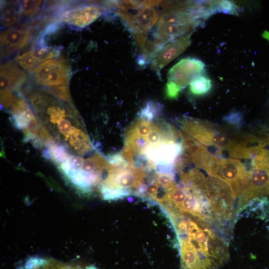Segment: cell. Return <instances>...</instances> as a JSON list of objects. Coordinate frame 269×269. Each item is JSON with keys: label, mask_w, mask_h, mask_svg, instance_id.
Listing matches in <instances>:
<instances>
[{"label": "cell", "mask_w": 269, "mask_h": 269, "mask_svg": "<svg viewBox=\"0 0 269 269\" xmlns=\"http://www.w3.org/2000/svg\"><path fill=\"white\" fill-rule=\"evenodd\" d=\"M177 236L181 269H219L228 260L223 229L187 214L169 216Z\"/></svg>", "instance_id": "1"}, {"label": "cell", "mask_w": 269, "mask_h": 269, "mask_svg": "<svg viewBox=\"0 0 269 269\" xmlns=\"http://www.w3.org/2000/svg\"><path fill=\"white\" fill-rule=\"evenodd\" d=\"M199 168L213 178L225 183L235 200L241 192L248 172L240 160L219 157L211 152L204 157Z\"/></svg>", "instance_id": "2"}, {"label": "cell", "mask_w": 269, "mask_h": 269, "mask_svg": "<svg viewBox=\"0 0 269 269\" xmlns=\"http://www.w3.org/2000/svg\"><path fill=\"white\" fill-rule=\"evenodd\" d=\"M34 82L41 90L68 86L71 71L63 59L46 60L29 71Z\"/></svg>", "instance_id": "3"}, {"label": "cell", "mask_w": 269, "mask_h": 269, "mask_svg": "<svg viewBox=\"0 0 269 269\" xmlns=\"http://www.w3.org/2000/svg\"><path fill=\"white\" fill-rule=\"evenodd\" d=\"M146 172L144 168L134 167L130 164L127 166L111 168L100 185V192L102 194L112 190H128L131 192L134 188V194L144 184Z\"/></svg>", "instance_id": "4"}, {"label": "cell", "mask_w": 269, "mask_h": 269, "mask_svg": "<svg viewBox=\"0 0 269 269\" xmlns=\"http://www.w3.org/2000/svg\"><path fill=\"white\" fill-rule=\"evenodd\" d=\"M81 2L78 5L61 13L55 22L66 23L80 28H84L103 14L110 12L106 1Z\"/></svg>", "instance_id": "5"}, {"label": "cell", "mask_w": 269, "mask_h": 269, "mask_svg": "<svg viewBox=\"0 0 269 269\" xmlns=\"http://www.w3.org/2000/svg\"><path fill=\"white\" fill-rule=\"evenodd\" d=\"M27 75L14 61L10 60L0 66V102L8 108L15 99L14 92L20 93L23 85L27 80Z\"/></svg>", "instance_id": "6"}, {"label": "cell", "mask_w": 269, "mask_h": 269, "mask_svg": "<svg viewBox=\"0 0 269 269\" xmlns=\"http://www.w3.org/2000/svg\"><path fill=\"white\" fill-rule=\"evenodd\" d=\"M39 28H10L2 31L0 34V58L6 60L21 50L35 39Z\"/></svg>", "instance_id": "7"}, {"label": "cell", "mask_w": 269, "mask_h": 269, "mask_svg": "<svg viewBox=\"0 0 269 269\" xmlns=\"http://www.w3.org/2000/svg\"><path fill=\"white\" fill-rule=\"evenodd\" d=\"M180 127L186 134L207 146L219 147L223 138V133L210 124L190 118L180 120Z\"/></svg>", "instance_id": "8"}, {"label": "cell", "mask_w": 269, "mask_h": 269, "mask_svg": "<svg viewBox=\"0 0 269 269\" xmlns=\"http://www.w3.org/2000/svg\"><path fill=\"white\" fill-rule=\"evenodd\" d=\"M44 39L43 36L39 37L29 50L17 54L13 61L23 69L29 71L42 62L59 56L61 47L47 46Z\"/></svg>", "instance_id": "9"}, {"label": "cell", "mask_w": 269, "mask_h": 269, "mask_svg": "<svg viewBox=\"0 0 269 269\" xmlns=\"http://www.w3.org/2000/svg\"><path fill=\"white\" fill-rule=\"evenodd\" d=\"M184 151L181 141L162 140L158 143H148L140 154L145 156L148 165L155 169V166L159 163L174 164L176 158Z\"/></svg>", "instance_id": "10"}, {"label": "cell", "mask_w": 269, "mask_h": 269, "mask_svg": "<svg viewBox=\"0 0 269 269\" xmlns=\"http://www.w3.org/2000/svg\"><path fill=\"white\" fill-rule=\"evenodd\" d=\"M205 66V64L197 58L182 59L169 70L168 81L174 83L182 89L189 84L194 77L201 75Z\"/></svg>", "instance_id": "11"}, {"label": "cell", "mask_w": 269, "mask_h": 269, "mask_svg": "<svg viewBox=\"0 0 269 269\" xmlns=\"http://www.w3.org/2000/svg\"><path fill=\"white\" fill-rule=\"evenodd\" d=\"M192 33L167 43L154 55L150 62L151 69L160 74V71L172 60L181 54L190 45Z\"/></svg>", "instance_id": "12"}, {"label": "cell", "mask_w": 269, "mask_h": 269, "mask_svg": "<svg viewBox=\"0 0 269 269\" xmlns=\"http://www.w3.org/2000/svg\"><path fill=\"white\" fill-rule=\"evenodd\" d=\"M10 107L11 123L17 129L24 131L36 118L30 104L23 95L19 93Z\"/></svg>", "instance_id": "13"}, {"label": "cell", "mask_w": 269, "mask_h": 269, "mask_svg": "<svg viewBox=\"0 0 269 269\" xmlns=\"http://www.w3.org/2000/svg\"><path fill=\"white\" fill-rule=\"evenodd\" d=\"M43 149L42 156L49 159L57 165H60L66 162L71 156L68 148L55 139L47 142Z\"/></svg>", "instance_id": "14"}, {"label": "cell", "mask_w": 269, "mask_h": 269, "mask_svg": "<svg viewBox=\"0 0 269 269\" xmlns=\"http://www.w3.org/2000/svg\"><path fill=\"white\" fill-rule=\"evenodd\" d=\"M23 17L19 11L17 1L2 2L1 5L0 24L4 28L17 25Z\"/></svg>", "instance_id": "15"}, {"label": "cell", "mask_w": 269, "mask_h": 269, "mask_svg": "<svg viewBox=\"0 0 269 269\" xmlns=\"http://www.w3.org/2000/svg\"><path fill=\"white\" fill-rule=\"evenodd\" d=\"M18 7L23 18H33L45 8L46 2L43 0L17 1Z\"/></svg>", "instance_id": "16"}, {"label": "cell", "mask_w": 269, "mask_h": 269, "mask_svg": "<svg viewBox=\"0 0 269 269\" xmlns=\"http://www.w3.org/2000/svg\"><path fill=\"white\" fill-rule=\"evenodd\" d=\"M189 85L190 93L195 96H203L207 94L212 87L211 80L202 75L194 77Z\"/></svg>", "instance_id": "17"}, {"label": "cell", "mask_w": 269, "mask_h": 269, "mask_svg": "<svg viewBox=\"0 0 269 269\" xmlns=\"http://www.w3.org/2000/svg\"><path fill=\"white\" fill-rule=\"evenodd\" d=\"M161 111V106L159 104L149 101L145 103L139 112L138 118L152 122L160 114Z\"/></svg>", "instance_id": "18"}, {"label": "cell", "mask_w": 269, "mask_h": 269, "mask_svg": "<svg viewBox=\"0 0 269 269\" xmlns=\"http://www.w3.org/2000/svg\"><path fill=\"white\" fill-rule=\"evenodd\" d=\"M152 123L138 118L129 129L137 135L146 136L149 133Z\"/></svg>", "instance_id": "19"}, {"label": "cell", "mask_w": 269, "mask_h": 269, "mask_svg": "<svg viewBox=\"0 0 269 269\" xmlns=\"http://www.w3.org/2000/svg\"><path fill=\"white\" fill-rule=\"evenodd\" d=\"M217 11L236 15L238 14L239 7L234 3L230 1H217Z\"/></svg>", "instance_id": "20"}, {"label": "cell", "mask_w": 269, "mask_h": 269, "mask_svg": "<svg viewBox=\"0 0 269 269\" xmlns=\"http://www.w3.org/2000/svg\"><path fill=\"white\" fill-rule=\"evenodd\" d=\"M223 120L231 126L240 129L243 124V115L240 112L232 111L225 116Z\"/></svg>", "instance_id": "21"}, {"label": "cell", "mask_w": 269, "mask_h": 269, "mask_svg": "<svg viewBox=\"0 0 269 269\" xmlns=\"http://www.w3.org/2000/svg\"><path fill=\"white\" fill-rule=\"evenodd\" d=\"M181 88L174 83L168 81L166 84L165 88V96L170 100L175 99L179 95Z\"/></svg>", "instance_id": "22"}, {"label": "cell", "mask_w": 269, "mask_h": 269, "mask_svg": "<svg viewBox=\"0 0 269 269\" xmlns=\"http://www.w3.org/2000/svg\"><path fill=\"white\" fill-rule=\"evenodd\" d=\"M108 161L113 167L127 166L129 162L122 156L121 154H113L109 155L106 158Z\"/></svg>", "instance_id": "23"}, {"label": "cell", "mask_w": 269, "mask_h": 269, "mask_svg": "<svg viewBox=\"0 0 269 269\" xmlns=\"http://www.w3.org/2000/svg\"><path fill=\"white\" fill-rule=\"evenodd\" d=\"M265 140L267 144L269 145V136H268L267 138L265 139Z\"/></svg>", "instance_id": "24"}]
</instances>
